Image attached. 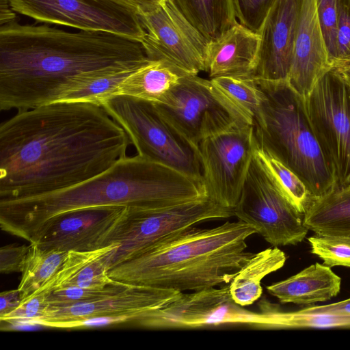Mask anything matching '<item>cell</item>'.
<instances>
[{
	"label": "cell",
	"mask_w": 350,
	"mask_h": 350,
	"mask_svg": "<svg viewBox=\"0 0 350 350\" xmlns=\"http://www.w3.org/2000/svg\"><path fill=\"white\" fill-rule=\"evenodd\" d=\"M130 144L101 105L54 103L17 112L0 125V200L78 185L126 157Z\"/></svg>",
	"instance_id": "6da1fadb"
},
{
	"label": "cell",
	"mask_w": 350,
	"mask_h": 350,
	"mask_svg": "<svg viewBox=\"0 0 350 350\" xmlns=\"http://www.w3.org/2000/svg\"><path fill=\"white\" fill-rule=\"evenodd\" d=\"M150 59L140 42L104 31L47 25L0 27V109L25 111L57 103L78 75Z\"/></svg>",
	"instance_id": "7a4b0ae2"
},
{
	"label": "cell",
	"mask_w": 350,
	"mask_h": 350,
	"mask_svg": "<svg viewBox=\"0 0 350 350\" xmlns=\"http://www.w3.org/2000/svg\"><path fill=\"white\" fill-rule=\"evenodd\" d=\"M208 198L203 181L139 154L72 187L42 195L0 200L2 230L36 243L59 217L106 206L161 208Z\"/></svg>",
	"instance_id": "3957f363"
},
{
	"label": "cell",
	"mask_w": 350,
	"mask_h": 350,
	"mask_svg": "<svg viewBox=\"0 0 350 350\" xmlns=\"http://www.w3.org/2000/svg\"><path fill=\"white\" fill-rule=\"evenodd\" d=\"M256 233L239 220L211 228H187L109 271L122 282L183 293L229 284L254 255L247 239Z\"/></svg>",
	"instance_id": "277c9868"
},
{
	"label": "cell",
	"mask_w": 350,
	"mask_h": 350,
	"mask_svg": "<svg viewBox=\"0 0 350 350\" xmlns=\"http://www.w3.org/2000/svg\"><path fill=\"white\" fill-rule=\"evenodd\" d=\"M262 93L252 126L258 147L293 171L313 199L336 187L306 112L304 99L287 80L256 79Z\"/></svg>",
	"instance_id": "5b68a950"
},
{
	"label": "cell",
	"mask_w": 350,
	"mask_h": 350,
	"mask_svg": "<svg viewBox=\"0 0 350 350\" xmlns=\"http://www.w3.org/2000/svg\"><path fill=\"white\" fill-rule=\"evenodd\" d=\"M101 106L125 131L137 154L203 181L198 150L162 117L154 103L116 96Z\"/></svg>",
	"instance_id": "8992f818"
},
{
	"label": "cell",
	"mask_w": 350,
	"mask_h": 350,
	"mask_svg": "<svg viewBox=\"0 0 350 350\" xmlns=\"http://www.w3.org/2000/svg\"><path fill=\"white\" fill-rule=\"evenodd\" d=\"M182 293L122 282L114 291L89 301L46 306L27 324L74 329L98 324L134 323L176 300Z\"/></svg>",
	"instance_id": "52a82bcc"
},
{
	"label": "cell",
	"mask_w": 350,
	"mask_h": 350,
	"mask_svg": "<svg viewBox=\"0 0 350 350\" xmlns=\"http://www.w3.org/2000/svg\"><path fill=\"white\" fill-rule=\"evenodd\" d=\"M232 216V210L209 198L161 208L127 207L110 241L118 247L107 256L109 269L187 228Z\"/></svg>",
	"instance_id": "ba28073f"
},
{
	"label": "cell",
	"mask_w": 350,
	"mask_h": 350,
	"mask_svg": "<svg viewBox=\"0 0 350 350\" xmlns=\"http://www.w3.org/2000/svg\"><path fill=\"white\" fill-rule=\"evenodd\" d=\"M280 310L271 304L262 312L246 310L232 299L226 284L182 293L171 304L149 313L135 325L150 329H180L241 324L278 329Z\"/></svg>",
	"instance_id": "9c48e42d"
},
{
	"label": "cell",
	"mask_w": 350,
	"mask_h": 350,
	"mask_svg": "<svg viewBox=\"0 0 350 350\" xmlns=\"http://www.w3.org/2000/svg\"><path fill=\"white\" fill-rule=\"evenodd\" d=\"M321 152L333 174L335 187L350 186V87L332 68L304 100Z\"/></svg>",
	"instance_id": "30bf717a"
},
{
	"label": "cell",
	"mask_w": 350,
	"mask_h": 350,
	"mask_svg": "<svg viewBox=\"0 0 350 350\" xmlns=\"http://www.w3.org/2000/svg\"><path fill=\"white\" fill-rule=\"evenodd\" d=\"M233 212L273 247L297 245L309 230L255 153Z\"/></svg>",
	"instance_id": "8fae6325"
},
{
	"label": "cell",
	"mask_w": 350,
	"mask_h": 350,
	"mask_svg": "<svg viewBox=\"0 0 350 350\" xmlns=\"http://www.w3.org/2000/svg\"><path fill=\"white\" fill-rule=\"evenodd\" d=\"M256 147L252 125L239 122L201 140L198 154L211 200L233 211Z\"/></svg>",
	"instance_id": "7c38bea8"
},
{
	"label": "cell",
	"mask_w": 350,
	"mask_h": 350,
	"mask_svg": "<svg viewBox=\"0 0 350 350\" xmlns=\"http://www.w3.org/2000/svg\"><path fill=\"white\" fill-rule=\"evenodd\" d=\"M13 10L36 21L118 34L142 42L137 11L120 0H9Z\"/></svg>",
	"instance_id": "4fadbf2b"
},
{
	"label": "cell",
	"mask_w": 350,
	"mask_h": 350,
	"mask_svg": "<svg viewBox=\"0 0 350 350\" xmlns=\"http://www.w3.org/2000/svg\"><path fill=\"white\" fill-rule=\"evenodd\" d=\"M138 14L146 32L141 43L150 59L163 61L183 75L205 71L211 42L170 0Z\"/></svg>",
	"instance_id": "5bb4252c"
},
{
	"label": "cell",
	"mask_w": 350,
	"mask_h": 350,
	"mask_svg": "<svg viewBox=\"0 0 350 350\" xmlns=\"http://www.w3.org/2000/svg\"><path fill=\"white\" fill-rule=\"evenodd\" d=\"M162 117L198 150L202 139L236 121L215 96L210 79L186 75L154 103Z\"/></svg>",
	"instance_id": "9a60e30c"
},
{
	"label": "cell",
	"mask_w": 350,
	"mask_h": 350,
	"mask_svg": "<svg viewBox=\"0 0 350 350\" xmlns=\"http://www.w3.org/2000/svg\"><path fill=\"white\" fill-rule=\"evenodd\" d=\"M128 206H106L65 214L46 229L36 243L44 250L85 252L110 245Z\"/></svg>",
	"instance_id": "2e32d148"
},
{
	"label": "cell",
	"mask_w": 350,
	"mask_h": 350,
	"mask_svg": "<svg viewBox=\"0 0 350 350\" xmlns=\"http://www.w3.org/2000/svg\"><path fill=\"white\" fill-rule=\"evenodd\" d=\"M300 0H275L261 29L253 79L287 80L291 67Z\"/></svg>",
	"instance_id": "e0dca14e"
},
{
	"label": "cell",
	"mask_w": 350,
	"mask_h": 350,
	"mask_svg": "<svg viewBox=\"0 0 350 350\" xmlns=\"http://www.w3.org/2000/svg\"><path fill=\"white\" fill-rule=\"evenodd\" d=\"M332 68L318 16L317 0H300L287 81L305 100L319 79Z\"/></svg>",
	"instance_id": "ac0fdd59"
},
{
	"label": "cell",
	"mask_w": 350,
	"mask_h": 350,
	"mask_svg": "<svg viewBox=\"0 0 350 350\" xmlns=\"http://www.w3.org/2000/svg\"><path fill=\"white\" fill-rule=\"evenodd\" d=\"M259 42V34L237 23L219 39L210 42L205 72L211 79L253 78Z\"/></svg>",
	"instance_id": "d6986e66"
},
{
	"label": "cell",
	"mask_w": 350,
	"mask_h": 350,
	"mask_svg": "<svg viewBox=\"0 0 350 350\" xmlns=\"http://www.w3.org/2000/svg\"><path fill=\"white\" fill-rule=\"evenodd\" d=\"M118 247L113 243L91 251L68 252L59 271L31 296L41 295L46 299L53 291L65 288L105 287L113 280L109 274L107 258Z\"/></svg>",
	"instance_id": "ffe728a7"
},
{
	"label": "cell",
	"mask_w": 350,
	"mask_h": 350,
	"mask_svg": "<svg viewBox=\"0 0 350 350\" xmlns=\"http://www.w3.org/2000/svg\"><path fill=\"white\" fill-rule=\"evenodd\" d=\"M341 279L331 267L317 262L297 274L267 286L282 304L309 305L329 300L340 292Z\"/></svg>",
	"instance_id": "44dd1931"
},
{
	"label": "cell",
	"mask_w": 350,
	"mask_h": 350,
	"mask_svg": "<svg viewBox=\"0 0 350 350\" xmlns=\"http://www.w3.org/2000/svg\"><path fill=\"white\" fill-rule=\"evenodd\" d=\"M144 64H120L82 73L69 83L57 103L101 105L113 96L116 88L126 77Z\"/></svg>",
	"instance_id": "7402d4cb"
},
{
	"label": "cell",
	"mask_w": 350,
	"mask_h": 350,
	"mask_svg": "<svg viewBox=\"0 0 350 350\" xmlns=\"http://www.w3.org/2000/svg\"><path fill=\"white\" fill-rule=\"evenodd\" d=\"M304 224L317 235L350 237V186L335 187L314 199L304 214Z\"/></svg>",
	"instance_id": "603a6c76"
},
{
	"label": "cell",
	"mask_w": 350,
	"mask_h": 350,
	"mask_svg": "<svg viewBox=\"0 0 350 350\" xmlns=\"http://www.w3.org/2000/svg\"><path fill=\"white\" fill-rule=\"evenodd\" d=\"M183 76L161 60H150L126 77L116 88L113 96H127L160 103Z\"/></svg>",
	"instance_id": "cb8c5ba5"
},
{
	"label": "cell",
	"mask_w": 350,
	"mask_h": 350,
	"mask_svg": "<svg viewBox=\"0 0 350 350\" xmlns=\"http://www.w3.org/2000/svg\"><path fill=\"white\" fill-rule=\"evenodd\" d=\"M286 260L285 253L278 247L254 254L228 284L232 299L243 307L254 304L262 295V280L281 269Z\"/></svg>",
	"instance_id": "d4e9b609"
},
{
	"label": "cell",
	"mask_w": 350,
	"mask_h": 350,
	"mask_svg": "<svg viewBox=\"0 0 350 350\" xmlns=\"http://www.w3.org/2000/svg\"><path fill=\"white\" fill-rule=\"evenodd\" d=\"M213 94L237 122L252 125L262 100L253 78L219 77L211 79Z\"/></svg>",
	"instance_id": "484cf974"
},
{
	"label": "cell",
	"mask_w": 350,
	"mask_h": 350,
	"mask_svg": "<svg viewBox=\"0 0 350 350\" xmlns=\"http://www.w3.org/2000/svg\"><path fill=\"white\" fill-rule=\"evenodd\" d=\"M210 42L238 23L233 0H170Z\"/></svg>",
	"instance_id": "4316f807"
},
{
	"label": "cell",
	"mask_w": 350,
	"mask_h": 350,
	"mask_svg": "<svg viewBox=\"0 0 350 350\" xmlns=\"http://www.w3.org/2000/svg\"><path fill=\"white\" fill-rule=\"evenodd\" d=\"M68 252L44 250L30 243L18 289L21 302L26 301L60 269Z\"/></svg>",
	"instance_id": "83f0119b"
},
{
	"label": "cell",
	"mask_w": 350,
	"mask_h": 350,
	"mask_svg": "<svg viewBox=\"0 0 350 350\" xmlns=\"http://www.w3.org/2000/svg\"><path fill=\"white\" fill-rule=\"evenodd\" d=\"M255 156L278 187L301 214H305L314 199L303 180L290 168L257 145Z\"/></svg>",
	"instance_id": "f1b7e54d"
},
{
	"label": "cell",
	"mask_w": 350,
	"mask_h": 350,
	"mask_svg": "<svg viewBox=\"0 0 350 350\" xmlns=\"http://www.w3.org/2000/svg\"><path fill=\"white\" fill-rule=\"evenodd\" d=\"M311 252L329 267H350V237H327L315 234L308 239Z\"/></svg>",
	"instance_id": "f546056e"
},
{
	"label": "cell",
	"mask_w": 350,
	"mask_h": 350,
	"mask_svg": "<svg viewBox=\"0 0 350 350\" xmlns=\"http://www.w3.org/2000/svg\"><path fill=\"white\" fill-rule=\"evenodd\" d=\"M350 327V316L305 313L300 310L280 314V329Z\"/></svg>",
	"instance_id": "4dcf8cb0"
},
{
	"label": "cell",
	"mask_w": 350,
	"mask_h": 350,
	"mask_svg": "<svg viewBox=\"0 0 350 350\" xmlns=\"http://www.w3.org/2000/svg\"><path fill=\"white\" fill-rule=\"evenodd\" d=\"M121 283L120 281L113 280L103 288L68 287L57 290L48 295L45 306H64L89 301L114 291Z\"/></svg>",
	"instance_id": "1f68e13d"
},
{
	"label": "cell",
	"mask_w": 350,
	"mask_h": 350,
	"mask_svg": "<svg viewBox=\"0 0 350 350\" xmlns=\"http://www.w3.org/2000/svg\"><path fill=\"white\" fill-rule=\"evenodd\" d=\"M338 8V0H317L318 16L332 68L337 55Z\"/></svg>",
	"instance_id": "d6a6232c"
},
{
	"label": "cell",
	"mask_w": 350,
	"mask_h": 350,
	"mask_svg": "<svg viewBox=\"0 0 350 350\" xmlns=\"http://www.w3.org/2000/svg\"><path fill=\"white\" fill-rule=\"evenodd\" d=\"M239 24L258 34L275 0H233Z\"/></svg>",
	"instance_id": "836d02e7"
},
{
	"label": "cell",
	"mask_w": 350,
	"mask_h": 350,
	"mask_svg": "<svg viewBox=\"0 0 350 350\" xmlns=\"http://www.w3.org/2000/svg\"><path fill=\"white\" fill-rule=\"evenodd\" d=\"M350 65V0H338L337 55L333 68Z\"/></svg>",
	"instance_id": "e575fe53"
},
{
	"label": "cell",
	"mask_w": 350,
	"mask_h": 350,
	"mask_svg": "<svg viewBox=\"0 0 350 350\" xmlns=\"http://www.w3.org/2000/svg\"><path fill=\"white\" fill-rule=\"evenodd\" d=\"M29 245H8L0 249V272L8 274L14 272H22Z\"/></svg>",
	"instance_id": "d590c367"
},
{
	"label": "cell",
	"mask_w": 350,
	"mask_h": 350,
	"mask_svg": "<svg viewBox=\"0 0 350 350\" xmlns=\"http://www.w3.org/2000/svg\"><path fill=\"white\" fill-rule=\"evenodd\" d=\"M300 311L305 313L350 316V297L347 299L328 305L305 308L300 310Z\"/></svg>",
	"instance_id": "8d00e7d4"
},
{
	"label": "cell",
	"mask_w": 350,
	"mask_h": 350,
	"mask_svg": "<svg viewBox=\"0 0 350 350\" xmlns=\"http://www.w3.org/2000/svg\"><path fill=\"white\" fill-rule=\"evenodd\" d=\"M21 303V295L18 289L3 291L0 294V318H2L15 309Z\"/></svg>",
	"instance_id": "74e56055"
},
{
	"label": "cell",
	"mask_w": 350,
	"mask_h": 350,
	"mask_svg": "<svg viewBox=\"0 0 350 350\" xmlns=\"http://www.w3.org/2000/svg\"><path fill=\"white\" fill-rule=\"evenodd\" d=\"M134 8L138 14L151 11L163 3L164 0H120Z\"/></svg>",
	"instance_id": "f35d334b"
},
{
	"label": "cell",
	"mask_w": 350,
	"mask_h": 350,
	"mask_svg": "<svg viewBox=\"0 0 350 350\" xmlns=\"http://www.w3.org/2000/svg\"><path fill=\"white\" fill-rule=\"evenodd\" d=\"M16 14L9 0H0V24L3 25L16 21Z\"/></svg>",
	"instance_id": "ab89813d"
},
{
	"label": "cell",
	"mask_w": 350,
	"mask_h": 350,
	"mask_svg": "<svg viewBox=\"0 0 350 350\" xmlns=\"http://www.w3.org/2000/svg\"><path fill=\"white\" fill-rule=\"evenodd\" d=\"M336 68L345 81L350 87V65Z\"/></svg>",
	"instance_id": "60d3db41"
}]
</instances>
